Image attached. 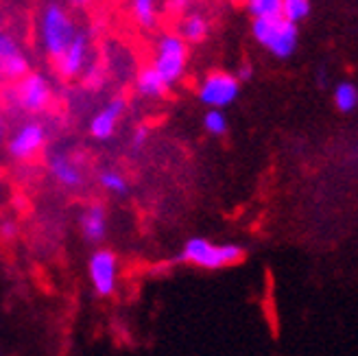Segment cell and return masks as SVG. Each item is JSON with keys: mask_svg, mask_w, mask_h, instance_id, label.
I'll use <instances>...</instances> for the list:
<instances>
[{"mask_svg": "<svg viewBox=\"0 0 358 356\" xmlns=\"http://www.w3.org/2000/svg\"><path fill=\"white\" fill-rule=\"evenodd\" d=\"M46 145V127L38 120H29L20 124L13 136L7 140V153L15 162H29Z\"/></svg>", "mask_w": 358, "mask_h": 356, "instance_id": "ba28073f", "label": "cell"}, {"mask_svg": "<svg viewBox=\"0 0 358 356\" xmlns=\"http://www.w3.org/2000/svg\"><path fill=\"white\" fill-rule=\"evenodd\" d=\"M252 33L256 42L271 52L278 59L291 57L297 42H299V29L297 24L284 20L282 15L275 17H254L252 22Z\"/></svg>", "mask_w": 358, "mask_h": 356, "instance_id": "7a4b0ae2", "label": "cell"}, {"mask_svg": "<svg viewBox=\"0 0 358 356\" xmlns=\"http://www.w3.org/2000/svg\"><path fill=\"white\" fill-rule=\"evenodd\" d=\"M3 136H5V122L0 120V140H3Z\"/></svg>", "mask_w": 358, "mask_h": 356, "instance_id": "83f0119b", "label": "cell"}, {"mask_svg": "<svg viewBox=\"0 0 358 356\" xmlns=\"http://www.w3.org/2000/svg\"><path fill=\"white\" fill-rule=\"evenodd\" d=\"M147 140H149V127H145V124H140V127L134 129L131 134V149L134 151H142L147 145Z\"/></svg>", "mask_w": 358, "mask_h": 356, "instance_id": "603a6c76", "label": "cell"}, {"mask_svg": "<svg viewBox=\"0 0 358 356\" xmlns=\"http://www.w3.org/2000/svg\"><path fill=\"white\" fill-rule=\"evenodd\" d=\"M92 3H94V0H70V5H73V7H79V9H85V7L92 5Z\"/></svg>", "mask_w": 358, "mask_h": 356, "instance_id": "4316f807", "label": "cell"}, {"mask_svg": "<svg viewBox=\"0 0 358 356\" xmlns=\"http://www.w3.org/2000/svg\"><path fill=\"white\" fill-rule=\"evenodd\" d=\"M131 17L140 29H155L159 24L157 0H131Z\"/></svg>", "mask_w": 358, "mask_h": 356, "instance_id": "2e32d148", "label": "cell"}, {"mask_svg": "<svg viewBox=\"0 0 358 356\" xmlns=\"http://www.w3.org/2000/svg\"><path fill=\"white\" fill-rule=\"evenodd\" d=\"M52 64H55V70H57V75L62 79H66V81L79 79L83 75V70L90 66V42H87V35L77 31L75 40L68 44V48Z\"/></svg>", "mask_w": 358, "mask_h": 356, "instance_id": "9c48e42d", "label": "cell"}, {"mask_svg": "<svg viewBox=\"0 0 358 356\" xmlns=\"http://www.w3.org/2000/svg\"><path fill=\"white\" fill-rule=\"evenodd\" d=\"M155 73L162 77L169 85H175L184 77L188 66V44L179 38L177 33H164L159 35L155 44V57L153 64Z\"/></svg>", "mask_w": 358, "mask_h": 356, "instance_id": "277c9868", "label": "cell"}, {"mask_svg": "<svg viewBox=\"0 0 358 356\" xmlns=\"http://www.w3.org/2000/svg\"><path fill=\"white\" fill-rule=\"evenodd\" d=\"M190 5H192V0H166V9L179 17H182L184 13H188Z\"/></svg>", "mask_w": 358, "mask_h": 356, "instance_id": "cb8c5ba5", "label": "cell"}, {"mask_svg": "<svg viewBox=\"0 0 358 356\" xmlns=\"http://www.w3.org/2000/svg\"><path fill=\"white\" fill-rule=\"evenodd\" d=\"M13 103L27 114H40L48 110L52 103V87L48 79L40 73H27L22 79L13 83L11 90Z\"/></svg>", "mask_w": 358, "mask_h": 356, "instance_id": "8992f818", "label": "cell"}, {"mask_svg": "<svg viewBox=\"0 0 358 356\" xmlns=\"http://www.w3.org/2000/svg\"><path fill=\"white\" fill-rule=\"evenodd\" d=\"M48 171L59 186L64 188H81L83 186V171L68 153H55L48 159Z\"/></svg>", "mask_w": 358, "mask_h": 356, "instance_id": "7c38bea8", "label": "cell"}, {"mask_svg": "<svg viewBox=\"0 0 358 356\" xmlns=\"http://www.w3.org/2000/svg\"><path fill=\"white\" fill-rule=\"evenodd\" d=\"M99 186L103 190H107L110 194H116V197H122V194L129 192V182L122 173L114 171V169H105L99 173Z\"/></svg>", "mask_w": 358, "mask_h": 356, "instance_id": "e0dca14e", "label": "cell"}, {"mask_svg": "<svg viewBox=\"0 0 358 356\" xmlns=\"http://www.w3.org/2000/svg\"><path fill=\"white\" fill-rule=\"evenodd\" d=\"M241 94V83L234 75L225 70H214L208 73L199 87H196V99H199L208 110H225L234 103Z\"/></svg>", "mask_w": 358, "mask_h": 356, "instance_id": "5b68a950", "label": "cell"}, {"mask_svg": "<svg viewBox=\"0 0 358 356\" xmlns=\"http://www.w3.org/2000/svg\"><path fill=\"white\" fill-rule=\"evenodd\" d=\"M175 33L186 44H201L208 38V33H210V22H208V17L203 13L188 11V13H184L182 17H179Z\"/></svg>", "mask_w": 358, "mask_h": 356, "instance_id": "5bb4252c", "label": "cell"}, {"mask_svg": "<svg viewBox=\"0 0 358 356\" xmlns=\"http://www.w3.org/2000/svg\"><path fill=\"white\" fill-rule=\"evenodd\" d=\"M334 103H336V108L338 112H352L356 110V105H358V87L350 81H341L336 87H334Z\"/></svg>", "mask_w": 358, "mask_h": 356, "instance_id": "ac0fdd59", "label": "cell"}, {"mask_svg": "<svg viewBox=\"0 0 358 356\" xmlns=\"http://www.w3.org/2000/svg\"><path fill=\"white\" fill-rule=\"evenodd\" d=\"M77 35V27L75 20L70 17V13L57 5L52 3L42 11L40 17V42L46 55L55 62L62 52L68 48V44L75 40Z\"/></svg>", "mask_w": 358, "mask_h": 356, "instance_id": "3957f363", "label": "cell"}, {"mask_svg": "<svg viewBox=\"0 0 358 356\" xmlns=\"http://www.w3.org/2000/svg\"><path fill=\"white\" fill-rule=\"evenodd\" d=\"M124 110H127V101H124L122 97H114L110 103L103 105V108L92 116V120H90V127H87L90 136L99 142L114 138Z\"/></svg>", "mask_w": 358, "mask_h": 356, "instance_id": "30bf717a", "label": "cell"}, {"mask_svg": "<svg viewBox=\"0 0 358 356\" xmlns=\"http://www.w3.org/2000/svg\"><path fill=\"white\" fill-rule=\"evenodd\" d=\"M81 236L85 243L99 245L107 236V210L103 204H90L79 217Z\"/></svg>", "mask_w": 358, "mask_h": 356, "instance_id": "4fadbf2b", "label": "cell"}, {"mask_svg": "<svg viewBox=\"0 0 358 356\" xmlns=\"http://www.w3.org/2000/svg\"><path fill=\"white\" fill-rule=\"evenodd\" d=\"M118 258L112 249L99 247L87 258V280L92 291L101 297H110L118 287Z\"/></svg>", "mask_w": 358, "mask_h": 356, "instance_id": "52a82bcc", "label": "cell"}, {"mask_svg": "<svg viewBox=\"0 0 358 356\" xmlns=\"http://www.w3.org/2000/svg\"><path fill=\"white\" fill-rule=\"evenodd\" d=\"M310 13V0H282V17L293 24L306 20Z\"/></svg>", "mask_w": 358, "mask_h": 356, "instance_id": "d6986e66", "label": "cell"}, {"mask_svg": "<svg viewBox=\"0 0 358 356\" xmlns=\"http://www.w3.org/2000/svg\"><path fill=\"white\" fill-rule=\"evenodd\" d=\"M234 77L238 79V83L252 79V77H254V68H252V64H243V66L238 68V75H234Z\"/></svg>", "mask_w": 358, "mask_h": 356, "instance_id": "d4e9b609", "label": "cell"}, {"mask_svg": "<svg viewBox=\"0 0 358 356\" xmlns=\"http://www.w3.org/2000/svg\"><path fill=\"white\" fill-rule=\"evenodd\" d=\"M227 116L223 114V110H208L203 116V129L210 136H225L227 134Z\"/></svg>", "mask_w": 358, "mask_h": 356, "instance_id": "44dd1931", "label": "cell"}, {"mask_svg": "<svg viewBox=\"0 0 358 356\" xmlns=\"http://www.w3.org/2000/svg\"><path fill=\"white\" fill-rule=\"evenodd\" d=\"M5 232V236H13L15 234V225L13 223H3V227H0V234Z\"/></svg>", "mask_w": 358, "mask_h": 356, "instance_id": "484cf974", "label": "cell"}, {"mask_svg": "<svg viewBox=\"0 0 358 356\" xmlns=\"http://www.w3.org/2000/svg\"><path fill=\"white\" fill-rule=\"evenodd\" d=\"M245 7L254 17L282 15V0H245Z\"/></svg>", "mask_w": 358, "mask_h": 356, "instance_id": "ffe728a7", "label": "cell"}, {"mask_svg": "<svg viewBox=\"0 0 358 356\" xmlns=\"http://www.w3.org/2000/svg\"><path fill=\"white\" fill-rule=\"evenodd\" d=\"M136 90L140 97L157 101L169 94L171 85L155 73L153 66H145V68H140V73L136 75Z\"/></svg>", "mask_w": 358, "mask_h": 356, "instance_id": "9a60e30c", "label": "cell"}, {"mask_svg": "<svg viewBox=\"0 0 358 356\" xmlns=\"http://www.w3.org/2000/svg\"><path fill=\"white\" fill-rule=\"evenodd\" d=\"M245 249L236 243H212L203 236H192L184 243L179 260L192 264L196 269L217 271L243 260Z\"/></svg>", "mask_w": 358, "mask_h": 356, "instance_id": "6da1fadb", "label": "cell"}, {"mask_svg": "<svg viewBox=\"0 0 358 356\" xmlns=\"http://www.w3.org/2000/svg\"><path fill=\"white\" fill-rule=\"evenodd\" d=\"M29 73V62L17 44L0 31V77L17 81Z\"/></svg>", "mask_w": 358, "mask_h": 356, "instance_id": "8fae6325", "label": "cell"}, {"mask_svg": "<svg viewBox=\"0 0 358 356\" xmlns=\"http://www.w3.org/2000/svg\"><path fill=\"white\" fill-rule=\"evenodd\" d=\"M83 85L90 87V90H99V87L105 83V68L101 64H90L85 70H83Z\"/></svg>", "mask_w": 358, "mask_h": 356, "instance_id": "7402d4cb", "label": "cell"}]
</instances>
